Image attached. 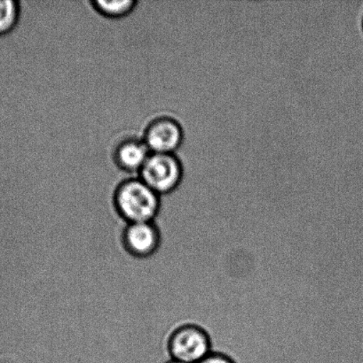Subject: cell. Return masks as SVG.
<instances>
[{"label": "cell", "instance_id": "obj_9", "mask_svg": "<svg viewBox=\"0 0 363 363\" xmlns=\"http://www.w3.org/2000/svg\"><path fill=\"white\" fill-rule=\"evenodd\" d=\"M198 363H237L234 359L229 357V354L222 353V352H212L204 360Z\"/></svg>", "mask_w": 363, "mask_h": 363}, {"label": "cell", "instance_id": "obj_3", "mask_svg": "<svg viewBox=\"0 0 363 363\" xmlns=\"http://www.w3.org/2000/svg\"><path fill=\"white\" fill-rule=\"evenodd\" d=\"M213 352L211 336L207 330L197 325L178 328L169 341V353L173 360L198 363Z\"/></svg>", "mask_w": 363, "mask_h": 363}, {"label": "cell", "instance_id": "obj_7", "mask_svg": "<svg viewBox=\"0 0 363 363\" xmlns=\"http://www.w3.org/2000/svg\"><path fill=\"white\" fill-rule=\"evenodd\" d=\"M90 4L92 9L101 16L109 19H119L133 13L139 2L135 0H116V1L94 0Z\"/></svg>", "mask_w": 363, "mask_h": 363}, {"label": "cell", "instance_id": "obj_5", "mask_svg": "<svg viewBox=\"0 0 363 363\" xmlns=\"http://www.w3.org/2000/svg\"><path fill=\"white\" fill-rule=\"evenodd\" d=\"M124 241L131 255L147 258L158 250L160 234L153 222L129 223L124 231Z\"/></svg>", "mask_w": 363, "mask_h": 363}, {"label": "cell", "instance_id": "obj_6", "mask_svg": "<svg viewBox=\"0 0 363 363\" xmlns=\"http://www.w3.org/2000/svg\"><path fill=\"white\" fill-rule=\"evenodd\" d=\"M151 155L143 138L129 137L117 144L113 161L117 168L129 174H139Z\"/></svg>", "mask_w": 363, "mask_h": 363}, {"label": "cell", "instance_id": "obj_2", "mask_svg": "<svg viewBox=\"0 0 363 363\" xmlns=\"http://www.w3.org/2000/svg\"><path fill=\"white\" fill-rule=\"evenodd\" d=\"M183 162L175 154H152L138 174L141 179L159 196L173 194L183 183Z\"/></svg>", "mask_w": 363, "mask_h": 363}, {"label": "cell", "instance_id": "obj_1", "mask_svg": "<svg viewBox=\"0 0 363 363\" xmlns=\"http://www.w3.org/2000/svg\"><path fill=\"white\" fill-rule=\"evenodd\" d=\"M114 203L128 223L153 222L161 206V196L139 177H130L117 184Z\"/></svg>", "mask_w": 363, "mask_h": 363}, {"label": "cell", "instance_id": "obj_4", "mask_svg": "<svg viewBox=\"0 0 363 363\" xmlns=\"http://www.w3.org/2000/svg\"><path fill=\"white\" fill-rule=\"evenodd\" d=\"M142 138L152 154H175L183 144L184 130L175 118L159 116L148 124Z\"/></svg>", "mask_w": 363, "mask_h": 363}, {"label": "cell", "instance_id": "obj_8", "mask_svg": "<svg viewBox=\"0 0 363 363\" xmlns=\"http://www.w3.org/2000/svg\"><path fill=\"white\" fill-rule=\"evenodd\" d=\"M21 6L16 0H0V35L10 33L20 19Z\"/></svg>", "mask_w": 363, "mask_h": 363}, {"label": "cell", "instance_id": "obj_10", "mask_svg": "<svg viewBox=\"0 0 363 363\" xmlns=\"http://www.w3.org/2000/svg\"><path fill=\"white\" fill-rule=\"evenodd\" d=\"M167 363H186V362H180V361H177V360H173V359H172V360H170Z\"/></svg>", "mask_w": 363, "mask_h": 363}, {"label": "cell", "instance_id": "obj_11", "mask_svg": "<svg viewBox=\"0 0 363 363\" xmlns=\"http://www.w3.org/2000/svg\"><path fill=\"white\" fill-rule=\"evenodd\" d=\"M361 25H362V30L363 31V13H362V19H361Z\"/></svg>", "mask_w": 363, "mask_h": 363}]
</instances>
